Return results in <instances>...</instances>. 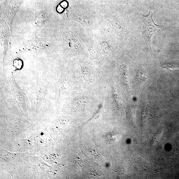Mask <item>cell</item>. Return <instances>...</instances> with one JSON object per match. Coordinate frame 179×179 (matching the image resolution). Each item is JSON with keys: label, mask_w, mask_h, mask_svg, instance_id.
Segmentation results:
<instances>
[{"label": "cell", "mask_w": 179, "mask_h": 179, "mask_svg": "<svg viewBox=\"0 0 179 179\" xmlns=\"http://www.w3.org/2000/svg\"><path fill=\"white\" fill-rule=\"evenodd\" d=\"M153 11L149 9L147 15H140L139 23L140 24L142 35L145 41L147 49L150 52H152L151 48V38L158 30L160 28V26L157 25L154 21Z\"/></svg>", "instance_id": "obj_1"}, {"label": "cell", "mask_w": 179, "mask_h": 179, "mask_svg": "<svg viewBox=\"0 0 179 179\" xmlns=\"http://www.w3.org/2000/svg\"><path fill=\"white\" fill-rule=\"evenodd\" d=\"M118 70L119 75L122 81L127 88L130 89L131 86L128 67L124 63H120L119 66Z\"/></svg>", "instance_id": "obj_2"}, {"label": "cell", "mask_w": 179, "mask_h": 179, "mask_svg": "<svg viewBox=\"0 0 179 179\" xmlns=\"http://www.w3.org/2000/svg\"><path fill=\"white\" fill-rule=\"evenodd\" d=\"M81 69L82 77L85 81L88 84H92L93 80L89 68L87 66L81 65Z\"/></svg>", "instance_id": "obj_3"}, {"label": "cell", "mask_w": 179, "mask_h": 179, "mask_svg": "<svg viewBox=\"0 0 179 179\" xmlns=\"http://www.w3.org/2000/svg\"><path fill=\"white\" fill-rule=\"evenodd\" d=\"M148 77V73L146 71L142 69L138 70L136 74L137 81L139 84L143 83L147 80Z\"/></svg>", "instance_id": "obj_4"}, {"label": "cell", "mask_w": 179, "mask_h": 179, "mask_svg": "<svg viewBox=\"0 0 179 179\" xmlns=\"http://www.w3.org/2000/svg\"><path fill=\"white\" fill-rule=\"evenodd\" d=\"M90 100L86 97H82L75 100L74 104L77 107L83 109L89 103Z\"/></svg>", "instance_id": "obj_5"}, {"label": "cell", "mask_w": 179, "mask_h": 179, "mask_svg": "<svg viewBox=\"0 0 179 179\" xmlns=\"http://www.w3.org/2000/svg\"><path fill=\"white\" fill-rule=\"evenodd\" d=\"M112 94L113 98L118 107L119 109H121L122 107V103L121 99V96L117 91L113 87H112Z\"/></svg>", "instance_id": "obj_6"}, {"label": "cell", "mask_w": 179, "mask_h": 179, "mask_svg": "<svg viewBox=\"0 0 179 179\" xmlns=\"http://www.w3.org/2000/svg\"><path fill=\"white\" fill-rule=\"evenodd\" d=\"M101 46L103 51L107 55L110 56L113 55L114 51H113L111 46L106 42H102Z\"/></svg>", "instance_id": "obj_7"}, {"label": "cell", "mask_w": 179, "mask_h": 179, "mask_svg": "<svg viewBox=\"0 0 179 179\" xmlns=\"http://www.w3.org/2000/svg\"><path fill=\"white\" fill-rule=\"evenodd\" d=\"M104 112L103 105H100L98 110L96 112V113L93 116L91 120L95 121V120H97L100 119L102 116Z\"/></svg>", "instance_id": "obj_8"}, {"label": "cell", "mask_w": 179, "mask_h": 179, "mask_svg": "<svg viewBox=\"0 0 179 179\" xmlns=\"http://www.w3.org/2000/svg\"><path fill=\"white\" fill-rule=\"evenodd\" d=\"M128 116L129 119L132 120L135 117V110L134 108L130 107L128 110Z\"/></svg>", "instance_id": "obj_9"}, {"label": "cell", "mask_w": 179, "mask_h": 179, "mask_svg": "<svg viewBox=\"0 0 179 179\" xmlns=\"http://www.w3.org/2000/svg\"><path fill=\"white\" fill-rule=\"evenodd\" d=\"M128 0H127V2H128Z\"/></svg>", "instance_id": "obj_10"}]
</instances>
